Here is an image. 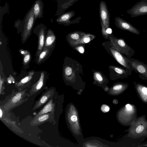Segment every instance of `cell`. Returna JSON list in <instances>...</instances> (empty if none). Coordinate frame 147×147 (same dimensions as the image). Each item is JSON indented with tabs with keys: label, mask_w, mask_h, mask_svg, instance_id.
I'll return each mask as SVG.
<instances>
[{
	"label": "cell",
	"mask_w": 147,
	"mask_h": 147,
	"mask_svg": "<svg viewBox=\"0 0 147 147\" xmlns=\"http://www.w3.org/2000/svg\"><path fill=\"white\" fill-rule=\"evenodd\" d=\"M86 34L81 31L74 32L68 34L66 36V39L70 46L74 48L78 45Z\"/></svg>",
	"instance_id": "obj_11"
},
{
	"label": "cell",
	"mask_w": 147,
	"mask_h": 147,
	"mask_svg": "<svg viewBox=\"0 0 147 147\" xmlns=\"http://www.w3.org/2000/svg\"><path fill=\"white\" fill-rule=\"evenodd\" d=\"M99 16L102 27V32L104 37L106 39V30L110 28V15L106 3L102 1L99 5Z\"/></svg>",
	"instance_id": "obj_5"
},
{
	"label": "cell",
	"mask_w": 147,
	"mask_h": 147,
	"mask_svg": "<svg viewBox=\"0 0 147 147\" xmlns=\"http://www.w3.org/2000/svg\"><path fill=\"white\" fill-rule=\"evenodd\" d=\"M52 104L51 102L47 104L38 114L37 116L41 115L51 111L52 109Z\"/></svg>",
	"instance_id": "obj_20"
},
{
	"label": "cell",
	"mask_w": 147,
	"mask_h": 147,
	"mask_svg": "<svg viewBox=\"0 0 147 147\" xmlns=\"http://www.w3.org/2000/svg\"><path fill=\"white\" fill-rule=\"evenodd\" d=\"M115 24L118 28L124 30L129 31L136 35L140 34V31L131 24L119 17H115Z\"/></svg>",
	"instance_id": "obj_10"
},
{
	"label": "cell",
	"mask_w": 147,
	"mask_h": 147,
	"mask_svg": "<svg viewBox=\"0 0 147 147\" xmlns=\"http://www.w3.org/2000/svg\"><path fill=\"white\" fill-rule=\"evenodd\" d=\"M102 45L109 54L124 68L133 70L130 63L129 58L115 49L109 40L103 42Z\"/></svg>",
	"instance_id": "obj_3"
},
{
	"label": "cell",
	"mask_w": 147,
	"mask_h": 147,
	"mask_svg": "<svg viewBox=\"0 0 147 147\" xmlns=\"http://www.w3.org/2000/svg\"><path fill=\"white\" fill-rule=\"evenodd\" d=\"M109 39L115 49L128 58H131L134 55V50L126 43L123 38H117L111 34L109 36Z\"/></svg>",
	"instance_id": "obj_4"
},
{
	"label": "cell",
	"mask_w": 147,
	"mask_h": 147,
	"mask_svg": "<svg viewBox=\"0 0 147 147\" xmlns=\"http://www.w3.org/2000/svg\"><path fill=\"white\" fill-rule=\"evenodd\" d=\"M21 96L22 94L21 93H18L13 98L12 102L14 103L16 102L20 99Z\"/></svg>",
	"instance_id": "obj_23"
},
{
	"label": "cell",
	"mask_w": 147,
	"mask_h": 147,
	"mask_svg": "<svg viewBox=\"0 0 147 147\" xmlns=\"http://www.w3.org/2000/svg\"><path fill=\"white\" fill-rule=\"evenodd\" d=\"M84 44L79 45L73 48L80 53L82 54L84 53Z\"/></svg>",
	"instance_id": "obj_22"
},
{
	"label": "cell",
	"mask_w": 147,
	"mask_h": 147,
	"mask_svg": "<svg viewBox=\"0 0 147 147\" xmlns=\"http://www.w3.org/2000/svg\"><path fill=\"white\" fill-rule=\"evenodd\" d=\"M36 20L43 18L44 5L41 0H36L32 6Z\"/></svg>",
	"instance_id": "obj_13"
},
{
	"label": "cell",
	"mask_w": 147,
	"mask_h": 147,
	"mask_svg": "<svg viewBox=\"0 0 147 147\" xmlns=\"http://www.w3.org/2000/svg\"><path fill=\"white\" fill-rule=\"evenodd\" d=\"M129 59L133 70L139 74L140 78L147 80V65L134 58Z\"/></svg>",
	"instance_id": "obj_9"
},
{
	"label": "cell",
	"mask_w": 147,
	"mask_h": 147,
	"mask_svg": "<svg viewBox=\"0 0 147 147\" xmlns=\"http://www.w3.org/2000/svg\"><path fill=\"white\" fill-rule=\"evenodd\" d=\"M0 117L1 118L2 117V112L1 111V109H0Z\"/></svg>",
	"instance_id": "obj_31"
},
{
	"label": "cell",
	"mask_w": 147,
	"mask_h": 147,
	"mask_svg": "<svg viewBox=\"0 0 147 147\" xmlns=\"http://www.w3.org/2000/svg\"><path fill=\"white\" fill-rule=\"evenodd\" d=\"M71 120L72 121L75 122L77 120V117L76 116L73 115L71 117Z\"/></svg>",
	"instance_id": "obj_30"
},
{
	"label": "cell",
	"mask_w": 147,
	"mask_h": 147,
	"mask_svg": "<svg viewBox=\"0 0 147 147\" xmlns=\"http://www.w3.org/2000/svg\"><path fill=\"white\" fill-rule=\"evenodd\" d=\"M109 76L111 80L128 77L129 76L131 75L132 71L131 70L113 65H109Z\"/></svg>",
	"instance_id": "obj_8"
},
{
	"label": "cell",
	"mask_w": 147,
	"mask_h": 147,
	"mask_svg": "<svg viewBox=\"0 0 147 147\" xmlns=\"http://www.w3.org/2000/svg\"><path fill=\"white\" fill-rule=\"evenodd\" d=\"M36 74V72L33 71L28 72V74L18 82L17 86H20L28 84L34 78Z\"/></svg>",
	"instance_id": "obj_17"
},
{
	"label": "cell",
	"mask_w": 147,
	"mask_h": 147,
	"mask_svg": "<svg viewBox=\"0 0 147 147\" xmlns=\"http://www.w3.org/2000/svg\"><path fill=\"white\" fill-rule=\"evenodd\" d=\"M55 46L50 48L44 47L37 57H36V63L37 65L44 62L50 56Z\"/></svg>",
	"instance_id": "obj_12"
},
{
	"label": "cell",
	"mask_w": 147,
	"mask_h": 147,
	"mask_svg": "<svg viewBox=\"0 0 147 147\" xmlns=\"http://www.w3.org/2000/svg\"><path fill=\"white\" fill-rule=\"evenodd\" d=\"M127 86V85L123 84H115L113 87V89L115 91L120 90Z\"/></svg>",
	"instance_id": "obj_21"
},
{
	"label": "cell",
	"mask_w": 147,
	"mask_h": 147,
	"mask_svg": "<svg viewBox=\"0 0 147 147\" xmlns=\"http://www.w3.org/2000/svg\"><path fill=\"white\" fill-rule=\"evenodd\" d=\"M95 37V36L94 35L89 33H86L82 38L78 45L88 43L94 39Z\"/></svg>",
	"instance_id": "obj_19"
},
{
	"label": "cell",
	"mask_w": 147,
	"mask_h": 147,
	"mask_svg": "<svg viewBox=\"0 0 147 147\" xmlns=\"http://www.w3.org/2000/svg\"><path fill=\"white\" fill-rule=\"evenodd\" d=\"M36 20L32 7L26 14L21 28V40L24 43L31 35Z\"/></svg>",
	"instance_id": "obj_2"
},
{
	"label": "cell",
	"mask_w": 147,
	"mask_h": 147,
	"mask_svg": "<svg viewBox=\"0 0 147 147\" xmlns=\"http://www.w3.org/2000/svg\"><path fill=\"white\" fill-rule=\"evenodd\" d=\"M138 85V86L141 88L142 92L144 94L147 96V87L143 86L140 85Z\"/></svg>",
	"instance_id": "obj_27"
},
{
	"label": "cell",
	"mask_w": 147,
	"mask_h": 147,
	"mask_svg": "<svg viewBox=\"0 0 147 147\" xmlns=\"http://www.w3.org/2000/svg\"><path fill=\"white\" fill-rule=\"evenodd\" d=\"M74 14V13L72 11L66 12L58 17L56 19V21L59 24L66 25L69 23V20Z\"/></svg>",
	"instance_id": "obj_16"
},
{
	"label": "cell",
	"mask_w": 147,
	"mask_h": 147,
	"mask_svg": "<svg viewBox=\"0 0 147 147\" xmlns=\"http://www.w3.org/2000/svg\"><path fill=\"white\" fill-rule=\"evenodd\" d=\"M101 110L103 112H108L109 110V108L107 105H103L101 107Z\"/></svg>",
	"instance_id": "obj_28"
},
{
	"label": "cell",
	"mask_w": 147,
	"mask_h": 147,
	"mask_svg": "<svg viewBox=\"0 0 147 147\" xmlns=\"http://www.w3.org/2000/svg\"><path fill=\"white\" fill-rule=\"evenodd\" d=\"M82 71V65L77 61L68 57H65L62 70L64 79L70 80L79 78Z\"/></svg>",
	"instance_id": "obj_1"
},
{
	"label": "cell",
	"mask_w": 147,
	"mask_h": 147,
	"mask_svg": "<svg viewBox=\"0 0 147 147\" xmlns=\"http://www.w3.org/2000/svg\"><path fill=\"white\" fill-rule=\"evenodd\" d=\"M48 78V75L46 71H42L39 72L38 79L33 85V89L36 91L40 90L44 86Z\"/></svg>",
	"instance_id": "obj_15"
},
{
	"label": "cell",
	"mask_w": 147,
	"mask_h": 147,
	"mask_svg": "<svg viewBox=\"0 0 147 147\" xmlns=\"http://www.w3.org/2000/svg\"><path fill=\"white\" fill-rule=\"evenodd\" d=\"M8 82L9 83H11V82L10 80H9L8 81Z\"/></svg>",
	"instance_id": "obj_32"
},
{
	"label": "cell",
	"mask_w": 147,
	"mask_h": 147,
	"mask_svg": "<svg viewBox=\"0 0 147 147\" xmlns=\"http://www.w3.org/2000/svg\"><path fill=\"white\" fill-rule=\"evenodd\" d=\"M49 118L48 114L42 115L38 117V120L39 122H41L47 120Z\"/></svg>",
	"instance_id": "obj_25"
},
{
	"label": "cell",
	"mask_w": 147,
	"mask_h": 147,
	"mask_svg": "<svg viewBox=\"0 0 147 147\" xmlns=\"http://www.w3.org/2000/svg\"><path fill=\"white\" fill-rule=\"evenodd\" d=\"M132 18L147 14V0H141L137 2L127 11Z\"/></svg>",
	"instance_id": "obj_7"
},
{
	"label": "cell",
	"mask_w": 147,
	"mask_h": 147,
	"mask_svg": "<svg viewBox=\"0 0 147 147\" xmlns=\"http://www.w3.org/2000/svg\"><path fill=\"white\" fill-rule=\"evenodd\" d=\"M47 27L42 24L36 26L33 30V32L38 38V45L35 54L36 57L44 48L47 34Z\"/></svg>",
	"instance_id": "obj_6"
},
{
	"label": "cell",
	"mask_w": 147,
	"mask_h": 147,
	"mask_svg": "<svg viewBox=\"0 0 147 147\" xmlns=\"http://www.w3.org/2000/svg\"><path fill=\"white\" fill-rule=\"evenodd\" d=\"M23 55L22 64L23 67L24 68H28L31 61V57L30 51L26 50L24 51Z\"/></svg>",
	"instance_id": "obj_18"
},
{
	"label": "cell",
	"mask_w": 147,
	"mask_h": 147,
	"mask_svg": "<svg viewBox=\"0 0 147 147\" xmlns=\"http://www.w3.org/2000/svg\"><path fill=\"white\" fill-rule=\"evenodd\" d=\"M144 129V127L143 125H140L136 127V131L138 133H140Z\"/></svg>",
	"instance_id": "obj_26"
},
{
	"label": "cell",
	"mask_w": 147,
	"mask_h": 147,
	"mask_svg": "<svg viewBox=\"0 0 147 147\" xmlns=\"http://www.w3.org/2000/svg\"><path fill=\"white\" fill-rule=\"evenodd\" d=\"M127 110L129 111H131L132 109V107L129 104H128L125 106Z\"/></svg>",
	"instance_id": "obj_29"
},
{
	"label": "cell",
	"mask_w": 147,
	"mask_h": 147,
	"mask_svg": "<svg viewBox=\"0 0 147 147\" xmlns=\"http://www.w3.org/2000/svg\"><path fill=\"white\" fill-rule=\"evenodd\" d=\"M56 37L53 31L49 29L47 30L44 47L50 48L55 46Z\"/></svg>",
	"instance_id": "obj_14"
},
{
	"label": "cell",
	"mask_w": 147,
	"mask_h": 147,
	"mask_svg": "<svg viewBox=\"0 0 147 147\" xmlns=\"http://www.w3.org/2000/svg\"><path fill=\"white\" fill-rule=\"evenodd\" d=\"M49 95H45L42 96L40 99L38 104L39 105L44 104L47 100L49 97Z\"/></svg>",
	"instance_id": "obj_24"
}]
</instances>
